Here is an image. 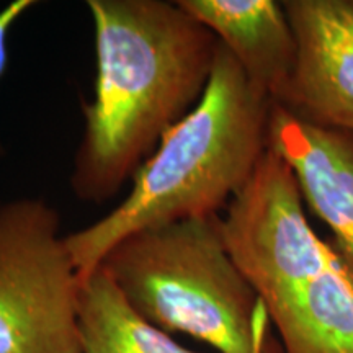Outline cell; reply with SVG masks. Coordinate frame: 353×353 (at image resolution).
I'll list each match as a JSON object with an SVG mask.
<instances>
[{
  "instance_id": "cell-1",
  "label": "cell",
  "mask_w": 353,
  "mask_h": 353,
  "mask_svg": "<svg viewBox=\"0 0 353 353\" xmlns=\"http://www.w3.org/2000/svg\"><path fill=\"white\" fill-rule=\"evenodd\" d=\"M95 83L70 187L79 200L117 195L208 85L218 38L176 2L88 0Z\"/></svg>"
},
{
  "instance_id": "cell-2",
  "label": "cell",
  "mask_w": 353,
  "mask_h": 353,
  "mask_svg": "<svg viewBox=\"0 0 353 353\" xmlns=\"http://www.w3.org/2000/svg\"><path fill=\"white\" fill-rule=\"evenodd\" d=\"M270 108L272 100L219 43L201 99L134 172L128 195L100 219L65 234L81 276L131 234L226 210L267 152Z\"/></svg>"
},
{
  "instance_id": "cell-3",
  "label": "cell",
  "mask_w": 353,
  "mask_h": 353,
  "mask_svg": "<svg viewBox=\"0 0 353 353\" xmlns=\"http://www.w3.org/2000/svg\"><path fill=\"white\" fill-rule=\"evenodd\" d=\"M219 228L281 352L353 353V268L314 232L293 172L270 148Z\"/></svg>"
},
{
  "instance_id": "cell-4",
  "label": "cell",
  "mask_w": 353,
  "mask_h": 353,
  "mask_svg": "<svg viewBox=\"0 0 353 353\" xmlns=\"http://www.w3.org/2000/svg\"><path fill=\"white\" fill-rule=\"evenodd\" d=\"M99 267L164 332L190 335L219 353H262L270 321L229 254L219 214L131 234Z\"/></svg>"
},
{
  "instance_id": "cell-5",
  "label": "cell",
  "mask_w": 353,
  "mask_h": 353,
  "mask_svg": "<svg viewBox=\"0 0 353 353\" xmlns=\"http://www.w3.org/2000/svg\"><path fill=\"white\" fill-rule=\"evenodd\" d=\"M81 281L50 203H0V353H81Z\"/></svg>"
},
{
  "instance_id": "cell-6",
  "label": "cell",
  "mask_w": 353,
  "mask_h": 353,
  "mask_svg": "<svg viewBox=\"0 0 353 353\" xmlns=\"http://www.w3.org/2000/svg\"><path fill=\"white\" fill-rule=\"evenodd\" d=\"M298 56L283 107L317 125L353 132V0L281 2Z\"/></svg>"
},
{
  "instance_id": "cell-7",
  "label": "cell",
  "mask_w": 353,
  "mask_h": 353,
  "mask_svg": "<svg viewBox=\"0 0 353 353\" xmlns=\"http://www.w3.org/2000/svg\"><path fill=\"white\" fill-rule=\"evenodd\" d=\"M268 148L290 165L304 203L330 228L353 268V132L317 125L272 101Z\"/></svg>"
},
{
  "instance_id": "cell-8",
  "label": "cell",
  "mask_w": 353,
  "mask_h": 353,
  "mask_svg": "<svg viewBox=\"0 0 353 353\" xmlns=\"http://www.w3.org/2000/svg\"><path fill=\"white\" fill-rule=\"evenodd\" d=\"M234 56L245 77L273 103L288 100L298 46L281 2L179 0Z\"/></svg>"
},
{
  "instance_id": "cell-9",
  "label": "cell",
  "mask_w": 353,
  "mask_h": 353,
  "mask_svg": "<svg viewBox=\"0 0 353 353\" xmlns=\"http://www.w3.org/2000/svg\"><path fill=\"white\" fill-rule=\"evenodd\" d=\"M77 312L81 353H198L138 314L100 267L82 276Z\"/></svg>"
},
{
  "instance_id": "cell-10",
  "label": "cell",
  "mask_w": 353,
  "mask_h": 353,
  "mask_svg": "<svg viewBox=\"0 0 353 353\" xmlns=\"http://www.w3.org/2000/svg\"><path fill=\"white\" fill-rule=\"evenodd\" d=\"M37 6L34 0H13V2L7 3L6 7L0 10V79H2L3 72L7 69L8 63V39H10V33L21 17L25 15L30 8ZM3 148L0 143V154H2Z\"/></svg>"
},
{
  "instance_id": "cell-11",
  "label": "cell",
  "mask_w": 353,
  "mask_h": 353,
  "mask_svg": "<svg viewBox=\"0 0 353 353\" xmlns=\"http://www.w3.org/2000/svg\"><path fill=\"white\" fill-rule=\"evenodd\" d=\"M262 353H283V352H281L280 342H278L276 339H273L272 332L267 334V339H265Z\"/></svg>"
}]
</instances>
